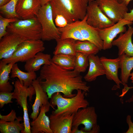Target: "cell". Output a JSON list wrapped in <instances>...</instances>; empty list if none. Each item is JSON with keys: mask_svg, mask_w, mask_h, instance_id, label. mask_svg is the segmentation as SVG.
Segmentation results:
<instances>
[{"mask_svg": "<svg viewBox=\"0 0 133 133\" xmlns=\"http://www.w3.org/2000/svg\"><path fill=\"white\" fill-rule=\"evenodd\" d=\"M43 90L51 99L54 93H62L67 98L74 96L73 91L80 89L86 93L90 87L83 81V77L74 70L63 68L51 61L50 64L45 65L40 69L39 76L37 78Z\"/></svg>", "mask_w": 133, "mask_h": 133, "instance_id": "1", "label": "cell"}, {"mask_svg": "<svg viewBox=\"0 0 133 133\" xmlns=\"http://www.w3.org/2000/svg\"><path fill=\"white\" fill-rule=\"evenodd\" d=\"M87 18L86 14L82 20L69 24L63 28H58L61 33L60 38L88 41L96 45L100 50H103V42L99 35L97 29L87 23Z\"/></svg>", "mask_w": 133, "mask_h": 133, "instance_id": "2", "label": "cell"}, {"mask_svg": "<svg viewBox=\"0 0 133 133\" xmlns=\"http://www.w3.org/2000/svg\"><path fill=\"white\" fill-rule=\"evenodd\" d=\"M76 95L71 98H67L60 93L54 94L50 103L52 107L56 106L57 109L51 113L56 115H72L76 113L80 108L89 106V102L85 98L86 92L81 90L77 91Z\"/></svg>", "mask_w": 133, "mask_h": 133, "instance_id": "3", "label": "cell"}, {"mask_svg": "<svg viewBox=\"0 0 133 133\" xmlns=\"http://www.w3.org/2000/svg\"><path fill=\"white\" fill-rule=\"evenodd\" d=\"M6 30L8 33L17 34L26 40L41 39V26L36 17L28 19H18L10 23Z\"/></svg>", "mask_w": 133, "mask_h": 133, "instance_id": "4", "label": "cell"}, {"mask_svg": "<svg viewBox=\"0 0 133 133\" xmlns=\"http://www.w3.org/2000/svg\"><path fill=\"white\" fill-rule=\"evenodd\" d=\"M36 17L41 26V40L49 41L60 38L61 33L53 19L50 2L41 6Z\"/></svg>", "mask_w": 133, "mask_h": 133, "instance_id": "5", "label": "cell"}, {"mask_svg": "<svg viewBox=\"0 0 133 133\" xmlns=\"http://www.w3.org/2000/svg\"><path fill=\"white\" fill-rule=\"evenodd\" d=\"M45 50L43 41L41 39L26 40L19 45L11 56L1 60L6 64L26 62L38 52H42Z\"/></svg>", "mask_w": 133, "mask_h": 133, "instance_id": "6", "label": "cell"}, {"mask_svg": "<svg viewBox=\"0 0 133 133\" xmlns=\"http://www.w3.org/2000/svg\"><path fill=\"white\" fill-rule=\"evenodd\" d=\"M97 118L94 107L80 109L73 116L72 133H91L93 128L97 124Z\"/></svg>", "mask_w": 133, "mask_h": 133, "instance_id": "7", "label": "cell"}, {"mask_svg": "<svg viewBox=\"0 0 133 133\" xmlns=\"http://www.w3.org/2000/svg\"><path fill=\"white\" fill-rule=\"evenodd\" d=\"M14 89L13 95V99H15L17 104L23 108V119L25 128L22 133H31L30 120L28 113L27 98L32 101L33 96L35 94L33 87L31 85L28 87L24 86L18 79H17L14 84Z\"/></svg>", "mask_w": 133, "mask_h": 133, "instance_id": "8", "label": "cell"}, {"mask_svg": "<svg viewBox=\"0 0 133 133\" xmlns=\"http://www.w3.org/2000/svg\"><path fill=\"white\" fill-rule=\"evenodd\" d=\"M86 14L87 23L96 29H105L115 24L102 12L96 0L89 1L87 8Z\"/></svg>", "mask_w": 133, "mask_h": 133, "instance_id": "9", "label": "cell"}, {"mask_svg": "<svg viewBox=\"0 0 133 133\" xmlns=\"http://www.w3.org/2000/svg\"><path fill=\"white\" fill-rule=\"evenodd\" d=\"M98 6L103 14L115 23L123 19L128 12L127 6L117 0H96Z\"/></svg>", "mask_w": 133, "mask_h": 133, "instance_id": "10", "label": "cell"}, {"mask_svg": "<svg viewBox=\"0 0 133 133\" xmlns=\"http://www.w3.org/2000/svg\"><path fill=\"white\" fill-rule=\"evenodd\" d=\"M69 23L83 19L86 14L89 0H59Z\"/></svg>", "mask_w": 133, "mask_h": 133, "instance_id": "11", "label": "cell"}, {"mask_svg": "<svg viewBox=\"0 0 133 133\" xmlns=\"http://www.w3.org/2000/svg\"><path fill=\"white\" fill-rule=\"evenodd\" d=\"M133 23L123 18L108 28L103 29H97L99 35L103 42V50L111 48L114 38L118 34L126 31L125 25H130Z\"/></svg>", "mask_w": 133, "mask_h": 133, "instance_id": "12", "label": "cell"}, {"mask_svg": "<svg viewBox=\"0 0 133 133\" xmlns=\"http://www.w3.org/2000/svg\"><path fill=\"white\" fill-rule=\"evenodd\" d=\"M25 40L17 34L8 33L0 39V59L11 56L19 45Z\"/></svg>", "mask_w": 133, "mask_h": 133, "instance_id": "13", "label": "cell"}, {"mask_svg": "<svg viewBox=\"0 0 133 133\" xmlns=\"http://www.w3.org/2000/svg\"><path fill=\"white\" fill-rule=\"evenodd\" d=\"M32 85L35 89L36 96L34 103L32 106L33 111L30 117L33 120L38 116L40 108L43 105L47 112L49 111L50 105L48 101L49 98L47 94L42 88L37 79L33 81Z\"/></svg>", "mask_w": 133, "mask_h": 133, "instance_id": "14", "label": "cell"}, {"mask_svg": "<svg viewBox=\"0 0 133 133\" xmlns=\"http://www.w3.org/2000/svg\"><path fill=\"white\" fill-rule=\"evenodd\" d=\"M41 6L38 0H18L16 11L19 19H30L36 17Z\"/></svg>", "mask_w": 133, "mask_h": 133, "instance_id": "15", "label": "cell"}, {"mask_svg": "<svg viewBox=\"0 0 133 133\" xmlns=\"http://www.w3.org/2000/svg\"><path fill=\"white\" fill-rule=\"evenodd\" d=\"M74 114L50 116V127L53 133H72L73 120Z\"/></svg>", "mask_w": 133, "mask_h": 133, "instance_id": "16", "label": "cell"}, {"mask_svg": "<svg viewBox=\"0 0 133 133\" xmlns=\"http://www.w3.org/2000/svg\"><path fill=\"white\" fill-rule=\"evenodd\" d=\"M133 27L129 26L125 32L120 33L118 38L112 42V46H116L118 48V56L124 54L129 56H133Z\"/></svg>", "mask_w": 133, "mask_h": 133, "instance_id": "17", "label": "cell"}, {"mask_svg": "<svg viewBox=\"0 0 133 133\" xmlns=\"http://www.w3.org/2000/svg\"><path fill=\"white\" fill-rule=\"evenodd\" d=\"M100 59L105 71V75L107 79L113 81L117 87L120 88L122 84L118 76V70L120 68V59L119 57L115 59L108 58L102 56Z\"/></svg>", "mask_w": 133, "mask_h": 133, "instance_id": "18", "label": "cell"}, {"mask_svg": "<svg viewBox=\"0 0 133 133\" xmlns=\"http://www.w3.org/2000/svg\"><path fill=\"white\" fill-rule=\"evenodd\" d=\"M34 120L30 122L31 133H53L50 127L49 118L46 114L45 107L43 105Z\"/></svg>", "mask_w": 133, "mask_h": 133, "instance_id": "19", "label": "cell"}, {"mask_svg": "<svg viewBox=\"0 0 133 133\" xmlns=\"http://www.w3.org/2000/svg\"><path fill=\"white\" fill-rule=\"evenodd\" d=\"M89 68L84 79L87 82L95 81L100 76L105 75V71L99 57L95 55L88 56Z\"/></svg>", "mask_w": 133, "mask_h": 133, "instance_id": "20", "label": "cell"}, {"mask_svg": "<svg viewBox=\"0 0 133 133\" xmlns=\"http://www.w3.org/2000/svg\"><path fill=\"white\" fill-rule=\"evenodd\" d=\"M51 60L50 54L38 52L26 62L24 69L27 72H35L39 70L42 65L50 64Z\"/></svg>", "mask_w": 133, "mask_h": 133, "instance_id": "21", "label": "cell"}, {"mask_svg": "<svg viewBox=\"0 0 133 133\" xmlns=\"http://www.w3.org/2000/svg\"><path fill=\"white\" fill-rule=\"evenodd\" d=\"M53 17L55 24L58 28L65 27L69 23L68 17L59 0H51Z\"/></svg>", "mask_w": 133, "mask_h": 133, "instance_id": "22", "label": "cell"}, {"mask_svg": "<svg viewBox=\"0 0 133 133\" xmlns=\"http://www.w3.org/2000/svg\"><path fill=\"white\" fill-rule=\"evenodd\" d=\"M56 41L57 45L53 52L54 55L62 54L75 55L76 52L75 44L76 40L71 38H60Z\"/></svg>", "mask_w": 133, "mask_h": 133, "instance_id": "23", "label": "cell"}, {"mask_svg": "<svg viewBox=\"0 0 133 133\" xmlns=\"http://www.w3.org/2000/svg\"><path fill=\"white\" fill-rule=\"evenodd\" d=\"M15 64H6L1 60L0 62V91L11 92L13 86L9 82V75Z\"/></svg>", "mask_w": 133, "mask_h": 133, "instance_id": "24", "label": "cell"}, {"mask_svg": "<svg viewBox=\"0 0 133 133\" xmlns=\"http://www.w3.org/2000/svg\"><path fill=\"white\" fill-rule=\"evenodd\" d=\"M11 77H17L20 82L27 87L32 85L33 81L37 79L35 72H24L20 69L17 63L14 64L12 68Z\"/></svg>", "mask_w": 133, "mask_h": 133, "instance_id": "25", "label": "cell"}, {"mask_svg": "<svg viewBox=\"0 0 133 133\" xmlns=\"http://www.w3.org/2000/svg\"><path fill=\"white\" fill-rule=\"evenodd\" d=\"M118 57L120 59L121 81L122 84L125 85L128 83L133 68V56H129L124 54Z\"/></svg>", "mask_w": 133, "mask_h": 133, "instance_id": "26", "label": "cell"}, {"mask_svg": "<svg viewBox=\"0 0 133 133\" xmlns=\"http://www.w3.org/2000/svg\"><path fill=\"white\" fill-rule=\"evenodd\" d=\"M75 59V55L60 54L54 55L51 61L63 68L73 70L74 68Z\"/></svg>", "mask_w": 133, "mask_h": 133, "instance_id": "27", "label": "cell"}, {"mask_svg": "<svg viewBox=\"0 0 133 133\" xmlns=\"http://www.w3.org/2000/svg\"><path fill=\"white\" fill-rule=\"evenodd\" d=\"M23 120V117L19 116L15 121L7 122L0 120V131L1 133H19L24 130V123L20 122Z\"/></svg>", "mask_w": 133, "mask_h": 133, "instance_id": "28", "label": "cell"}, {"mask_svg": "<svg viewBox=\"0 0 133 133\" xmlns=\"http://www.w3.org/2000/svg\"><path fill=\"white\" fill-rule=\"evenodd\" d=\"M76 52L86 54L88 55H95L100 50L94 44L87 40H76L75 44Z\"/></svg>", "mask_w": 133, "mask_h": 133, "instance_id": "29", "label": "cell"}, {"mask_svg": "<svg viewBox=\"0 0 133 133\" xmlns=\"http://www.w3.org/2000/svg\"><path fill=\"white\" fill-rule=\"evenodd\" d=\"M18 0H11L5 5L0 6V13L4 17L8 18H19L16 11Z\"/></svg>", "mask_w": 133, "mask_h": 133, "instance_id": "30", "label": "cell"}, {"mask_svg": "<svg viewBox=\"0 0 133 133\" xmlns=\"http://www.w3.org/2000/svg\"><path fill=\"white\" fill-rule=\"evenodd\" d=\"M74 70L80 73L83 72L89 65L88 55L79 52H76Z\"/></svg>", "mask_w": 133, "mask_h": 133, "instance_id": "31", "label": "cell"}, {"mask_svg": "<svg viewBox=\"0 0 133 133\" xmlns=\"http://www.w3.org/2000/svg\"><path fill=\"white\" fill-rule=\"evenodd\" d=\"M18 19L7 18L0 15V39L8 33L6 30L9 24L16 21Z\"/></svg>", "mask_w": 133, "mask_h": 133, "instance_id": "32", "label": "cell"}, {"mask_svg": "<svg viewBox=\"0 0 133 133\" xmlns=\"http://www.w3.org/2000/svg\"><path fill=\"white\" fill-rule=\"evenodd\" d=\"M14 92L1 91L0 92V107L1 108L5 104L12 103Z\"/></svg>", "mask_w": 133, "mask_h": 133, "instance_id": "33", "label": "cell"}, {"mask_svg": "<svg viewBox=\"0 0 133 133\" xmlns=\"http://www.w3.org/2000/svg\"><path fill=\"white\" fill-rule=\"evenodd\" d=\"M15 110H12L10 112L6 115H2L0 114V120L7 122H11L15 121L17 119Z\"/></svg>", "mask_w": 133, "mask_h": 133, "instance_id": "34", "label": "cell"}, {"mask_svg": "<svg viewBox=\"0 0 133 133\" xmlns=\"http://www.w3.org/2000/svg\"><path fill=\"white\" fill-rule=\"evenodd\" d=\"M126 122L129 126V129L126 133H133V122L131 120V117L128 115L126 117Z\"/></svg>", "mask_w": 133, "mask_h": 133, "instance_id": "35", "label": "cell"}, {"mask_svg": "<svg viewBox=\"0 0 133 133\" xmlns=\"http://www.w3.org/2000/svg\"><path fill=\"white\" fill-rule=\"evenodd\" d=\"M124 19L127 21L133 22V9L130 12L126 13L124 15Z\"/></svg>", "mask_w": 133, "mask_h": 133, "instance_id": "36", "label": "cell"}, {"mask_svg": "<svg viewBox=\"0 0 133 133\" xmlns=\"http://www.w3.org/2000/svg\"><path fill=\"white\" fill-rule=\"evenodd\" d=\"M10 0H0V6L5 5Z\"/></svg>", "mask_w": 133, "mask_h": 133, "instance_id": "37", "label": "cell"}, {"mask_svg": "<svg viewBox=\"0 0 133 133\" xmlns=\"http://www.w3.org/2000/svg\"><path fill=\"white\" fill-rule=\"evenodd\" d=\"M41 5H44L50 2L51 0H38Z\"/></svg>", "mask_w": 133, "mask_h": 133, "instance_id": "38", "label": "cell"}, {"mask_svg": "<svg viewBox=\"0 0 133 133\" xmlns=\"http://www.w3.org/2000/svg\"><path fill=\"white\" fill-rule=\"evenodd\" d=\"M132 0H122V2L127 6H128L130 2Z\"/></svg>", "mask_w": 133, "mask_h": 133, "instance_id": "39", "label": "cell"}, {"mask_svg": "<svg viewBox=\"0 0 133 133\" xmlns=\"http://www.w3.org/2000/svg\"><path fill=\"white\" fill-rule=\"evenodd\" d=\"M130 79L131 81V82L133 83V72L131 73L130 74Z\"/></svg>", "mask_w": 133, "mask_h": 133, "instance_id": "40", "label": "cell"}, {"mask_svg": "<svg viewBox=\"0 0 133 133\" xmlns=\"http://www.w3.org/2000/svg\"><path fill=\"white\" fill-rule=\"evenodd\" d=\"M117 0L119 3H121L122 2V0Z\"/></svg>", "mask_w": 133, "mask_h": 133, "instance_id": "41", "label": "cell"}, {"mask_svg": "<svg viewBox=\"0 0 133 133\" xmlns=\"http://www.w3.org/2000/svg\"></svg>", "mask_w": 133, "mask_h": 133, "instance_id": "42", "label": "cell"}, {"mask_svg": "<svg viewBox=\"0 0 133 133\" xmlns=\"http://www.w3.org/2000/svg\"><path fill=\"white\" fill-rule=\"evenodd\" d=\"M90 0H89V1H90Z\"/></svg>", "mask_w": 133, "mask_h": 133, "instance_id": "43", "label": "cell"}]
</instances>
